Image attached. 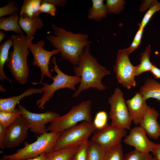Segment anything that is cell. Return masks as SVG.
<instances>
[{
    "instance_id": "83f0119b",
    "label": "cell",
    "mask_w": 160,
    "mask_h": 160,
    "mask_svg": "<svg viewBox=\"0 0 160 160\" xmlns=\"http://www.w3.org/2000/svg\"><path fill=\"white\" fill-rule=\"evenodd\" d=\"M121 143L113 146L106 151L103 160H124Z\"/></svg>"
},
{
    "instance_id": "ab89813d",
    "label": "cell",
    "mask_w": 160,
    "mask_h": 160,
    "mask_svg": "<svg viewBox=\"0 0 160 160\" xmlns=\"http://www.w3.org/2000/svg\"><path fill=\"white\" fill-rule=\"evenodd\" d=\"M150 71L155 78L160 79V69L156 65H153Z\"/></svg>"
},
{
    "instance_id": "4dcf8cb0",
    "label": "cell",
    "mask_w": 160,
    "mask_h": 160,
    "mask_svg": "<svg viewBox=\"0 0 160 160\" xmlns=\"http://www.w3.org/2000/svg\"><path fill=\"white\" fill-rule=\"evenodd\" d=\"M108 115L104 111H100L96 114L93 124L96 130L102 129L109 124L108 123Z\"/></svg>"
},
{
    "instance_id": "cb8c5ba5",
    "label": "cell",
    "mask_w": 160,
    "mask_h": 160,
    "mask_svg": "<svg viewBox=\"0 0 160 160\" xmlns=\"http://www.w3.org/2000/svg\"><path fill=\"white\" fill-rule=\"evenodd\" d=\"M151 52V46L149 45L145 50L140 55V63L138 65L135 73V76H138L146 72L150 71L153 64L150 62Z\"/></svg>"
},
{
    "instance_id": "30bf717a",
    "label": "cell",
    "mask_w": 160,
    "mask_h": 160,
    "mask_svg": "<svg viewBox=\"0 0 160 160\" xmlns=\"http://www.w3.org/2000/svg\"><path fill=\"white\" fill-rule=\"evenodd\" d=\"M33 39H30L28 43V48L33 54V58L32 64L39 67L41 72V77L39 83L42 82L44 76L53 79L49 67L50 60L53 55L60 52L59 49H54L51 51L45 49L44 47L45 45L44 41L41 40L36 43L33 44Z\"/></svg>"
},
{
    "instance_id": "3957f363",
    "label": "cell",
    "mask_w": 160,
    "mask_h": 160,
    "mask_svg": "<svg viewBox=\"0 0 160 160\" xmlns=\"http://www.w3.org/2000/svg\"><path fill=\"white\" fill-rule=\"evenodd\" d=\"M11 39L13 43V49L9 53L6 67L17 81L24 85L29 76L27 61L29 55L28 43L30 39L27 40L24 34H12Z\"/></svg>"
},
{
    "instance_id": "d590c367",
    "label": "cell",
    "mask_w": 160,
    "mask_h": 160,
    "mask_svg": "<svg viewBox=\"0 0 160 160\" xmlns=\"http://www.w3.org/2000/svg\"><path fill=\"white\" fill-rule=\"evenodd\" d=\"M56 8L52 4L43 2L41 0V4L39 9V13H45L54 17L55 15Z\"/></svg>"
},
{
    "instance_id": "9c48e42d",
    "label": "cell",
    "mask_w": 160,
    "mask_h": 160,
    "mask_svg": "<svg viewBox=\"0 0 160 160\" xmlns=\"http://www.w3.org/2000/svg\"><path fill=\"white\" fill-rule=\"evenodd\" d=\"M130 54L127 48L119 50L113 66L118 83L128 89L136 86L135 73L138 66L133 65L130 62L129 57Z\"/></svg>"
},
{
    "instance_id": "8fae6325",
    "label": "cell",
    "mask_w": 160,
    "mask_h": 160,
    "mask_svg": "<svg viewBox=\"0 0 160 160\" xmlns=\"http://www.w3.org/2000/svg\"><path fill=\"white\" fill-rule=\"evenodd\" d=\"M18 107L21 115L28 123L31 131L39 136L47 132L46 124L51 122L60 116L59 114L50 111L36 113L31 112L21 105H18Z\"/></svg>"
},
{
    "instance_id": "74e56055",
    "label": "cell",
    "mask_w": 160,
    "mask_h": 160,
    "mask_svg": "<svg viewBox=\"0 0 160 160\" xmlns=\"http://www.w3.org/2000/svg\"><path fill=\"white\" fill-rule=\"evenodd\" d=\"M43 2L52 4L55 6L63 7L66 4L65 0H42Z\"/></svg>"
},
{
    "instance_id": "e0dca14e",
    "label": "cell",
    "mask_w": 160,
    "mask_h": 160,
    "mask_svg": "<svg viewBox=\"0 0 160 160\" xmlns=\"http://www.w3.org/2000/svg\"><path fill=\"white\" fill-rule=\"evenodd\" d=\"M44 90L43 87L41 88H30L17 96L6 98L0 99V111L11 112L15 111L18 102L23 98L36 94H41Z\"/></svg>"
},
{
    "instance_id": "836d02e7",
    "label": "cell",
    "mask_w": 160,
    "mask_h": 160,
    "mask_svg": "<svg viewBox=\"0 0 160 160\" xmlns=\"http://www.w3.org/2000/svg\"><path fill=\"white\" fill-rule=\"evenodd\" d=\"M20 8L15 1H9L6 6L0 8V17L17 13Z\"/></svg>"
},
{
    "instance_id": "8992f818",
    "label": "cell",
    "mask_w": 160,
    "mask_h": 160,
    "mask_svg": "<svg viewBox=\"0 0 160 160\" xmlns=\"http://www.w3.org/2000/svg\"><path fill=\"white\" fill-rule=\"evenodd\" d=\"M56 57H53L52 62L54 66L51 71H54L57 74L53 77V82L50 84L47 83H39L31 82L33 84H41L44 88V93L41 97L37 100L36 105L39 109L43 108L50 98L53 96L56 91L64 88H68L76 91L75 86L80 82L81 78L75 75L70 76L64 73L59 69L56 63Z\"/></svg>"
},
{
    "instance_id": "52a82bcc",
    "label": "cell",
    "mask_w": 160,
    "mask_h": 160,
    "mask_svg": "<svg viewBox=\"0 0 160 160\" xmlns=\"http://www.w3.org/2000/svg\"><path fill=\"white\" fill-rule=\"evenodd\" d=\"M96 130L92 123L86 121L66 129L61 133L54 151L79 146L88 141Z\"/></svg>"
},
{
    "instance_id": "5bb4252c",
    "label": "cell",
    "mask_w": 160,
    "mask_h": 160,
    "mask_svg": "<svg viewBox=\"0 0 160 160\" xmlns=\"http://www.w3.org/2000/svg\"><path fill=\"white\" fill-rule=\"evenodd\" d=\"M129 134L126 135L123 140L125 144L134 147L140 152L149 153L153 151L158 143L150 140L146 136L144 129L140 126L131 129Z\"/></svg>"
},
{
    "instance_id": "7bdbcfd3",
    "label": "cell",
    "mask_w": 160,
    "mask_h": 160,
    "mask_svg": "<svg viewBox=\"0 0 160 160\" xmlns=\"http://www.w3.org/2000/svg\"><path fill=\"white\" fill-rule=\"evenodd\" d=\"M6 37L5 33L2 31H0V43Z\"/></svg>"
},
{
    "instance_id": "ee69618b",
    "label": "cell",
    "mask_w": 160,
    "mask_h": 160,
    "mask_svg": "<svg viewBox=\"0 0 160 160\" xmlns=\"http://www.w3.org/2000/svg\"><path fill=\"white\" fill-rule=\"evenodd\" d=\"M153 160H159L156 157H154L153 158Z\"/></svg>"
},
{
    "instance_id": "f35d334b",
    "label": "cell",
    "mask_w": 160,
    "mask_h": 160,
    "mask_svg": "<svg viewBox=\"0 0 160 160\" xmlns=\"http://www.w3.org/2000/svg\"><path fill=\"white\" fill-rule=\"evenodd\" d=\"M153 1L154 0L143 1L140 7V11L143 12L148 8H149Z\"/></svg>"
},
{
    "instance_id": "ffe728a7",
    "label": "cell",
    "mask_w": 160,
    "mask_h": 160,
    "mask_svg": "<svg viewBox=\"0 0 160 160\" xmlns=\"http://www.w3.org/2000/svg\"><path fill=\"white\" fill-rule=\"evenodd\" d=\"M20 16L18 13L10 15L7 17H0V29L5 31H11L17 34H24L18 23Z\"/></svg>"
},
{
    "instance_id": "4fadbf2b",
    "label": "cell",
    "mask_w": 160,
    "mask_h": 160,
    "mask_svg": "<svg viewBox=\"0 0 160 160\" xmlns=\"http://www.w3.org/2000/svg\"><path fill=\"white\" fill-rule=\"evenodd\" d=\"M30 128L28 123L22 116L18 118L7 129L5 148L16 147L24 141Z\"/></svg>"
},
{
    "instance_id": "e575fe53",
    "label": "cell",
    "mask_w": 160,
    "mask_h": 160,
    "mask_svg": "<svg viewBox=\"0 0 160 160\" xmlns=\"http://www.w3.org/2000/svg\"><path fill=\"white\" fill-rule=\"evenodd\" d=\"M144 28H139L137 31L130 46L127 48L130 53L135 51L140 45Z\"/></svg>"
},
{
    "instance_id": "6da1fadb",
    "label": "cell",
    "mask_w": 160,
    "mask_h": 160,
    "mask_svg": "<svg viewBox=\"0 0 160 160\" xmlns=\"http://www.w3.org/2000/svg\"><path fill=\"white\" fill-rule=\"evenodd\" d=\"M55 36L49 35L47 39L55 49H59L62 58L74 65H78L84 53L85 47L90 45L87 34L76 33L51 25Z\"/></svg>"
},
{
    "instance_id": "f6af8a7d",
    "label": "cell",
    "mask_w": 160,
    "mask_h": 160,
    "mask_svg": "<svg viewBox=\"0 0 160 160\" xmlns=\"http://www.w3.org/2000/svg\"><path fill=\"white\" fill-rule=\"evenodd\" d=\"M0 160H8L7 159H5L2 158Z\"/></svg>"
},
{
    "instance_id": "ac0fdd59",
    "label": "cell",
    "mask_w": 160,
    "mask_h": 160,
    "mask_svg": "<svg viewBox=\"0 0 160 160\" xmlns=\"http://www.w3.org/2000/svg\"><path fill=\"white\" fill-rule=\"evenodd\" d=\"M19 24L26 34L27 40L33 39L36 31L41 29L44 25L39 16L31 18L20 17Z\"/></svg>"
},
{
    "instance_id": "603a6c76",
    "label": "cell",
    "mask_w": 160,
    "mask_h": 160,
    "mask_svg": "<svg viewBox=\"0 0 160 160\" xmlns=\"http://www.w3.org/2000/svg\"><path fill=\"white\" fill-rule=\"evenodd\" d=\"M13 43L10 38L3 43L0 46V80L6 79L11 83L12 80L8 78L4 74V67L8 59L10 48L13 46Z\"/></svg>"
},
{
    "instance_id": "8d00e7d4",
    "label": "cell",
    "mask_w": 160,
    "mask_h": 160,
    "mask_svg": "<svg viewBox=\"0 0 160 160\" xmlns=\"http://www.w3.org/2000/svg\"><path fill=\"white\" fill-rule=\"evenodd\" d=\"M7 128L0 124V147L2 149L5 148L4 142L6 137Z\"/></svg>"
},
{
    "instance_id": "2e32d148",
    "label": "cell",
    "mask_w": 160,
    "mask_h": 160,
    "mask_svg": "<svg viewBox=\"0 0 160 160\" xmlns=\"http://www.w3.org/2000/svg\"><path fill=\"white\" fill-rule=\"evenodd\" d=\"M159 116L154 108L148 110L141 121L139 125L151 138L157 139L160 136V124L157 121Z\"/></svg>"
},
{
    "instance_id": "44dd1931",
    "label": "cell",
    "mask_w": 160,
    "mask_h": 160,
    "mask_svg": "<svg viewBox=\"0 0 160 160\" xmlns=\"http://www.w3.org/2000/svg\"><path fill=\"white\" fill-rule=\"evenodd\" d=\"M92 6L88 11V19L99 22L108 14L103 0H92Z\"/></svg>"
},
{
    "instance_id": "4316f807",
    "label": "cell",
    "mask_w": 160,
    "mask_h": 160,
    "mask_svg": "<svg viewBox=\"0 0 160 160\" xmlns=\"http://www.w3.org/2000/svg\"><path fill=\"white\" fill-rule=\"evenodd\" d=\"M21 116L20 112L17 108L11 112L0 111V124L7 128Z\"/></svg>"
},
{
    "instance_id": "ba28073f",
    "label": "cell",
    "mask_w": 160,
    "mask_h": 160,
    "mask_svg": "<svg viewBox=\"0 0 160 160\" xmlns=\"http://www.w3.org/2000/svg\"><path fill=\"white\" fill-rule=\"evenodd\" d=\"M108 102L110 106L109 117L111 120V125L131 130L132 120L121 89L116 88Z\"/></svg>"
},
{
    "instance_id": "60d3db41",
    "label": "cell",
    "mask_w": 160,
    "mask_h": 160,
    "mask_svg": "<svg viewBox=\"0 0 160 160\" xmlns=\"http://www.w3.org/2000/svg\"><path fill=\"white\" fill-rule=\"evenodd\" d=\"M24 160H49L48 153H44L34 158Z\"/></svg>"
},
{
    "instance_id": "7a4b0ae2",
    "label": "cell",
    "mask_w": 160,
    "mask_h": 160,
    "mask_svg": "<svg viewBox=\"0 0 160 160\" xmlns=\"http://www.w3.org/2000/svg\"><path fill=\"white\" fill-rule=\"evenodd\" d=\"M90 45L86 47L78 65H74L75 76L81 78L78 88L72 97H76L83 91L92 88L102 91L106 87L102 82V79L111 74L110 71L101 65L90 53Z\"/></svg>"
},
{
    "instance_id": "d4e9b609",
    "label": "cell",
    "mask_w": 160,
    "mask_h": 160,
    "mask_svg": "<svg viewBox=\"0 0 160 160\" xmlns=\"http://www.w3.org/2000/svg\"><path fill=\"white\" fill-rule=\"evenodd\" d=\"M79 146L63 148L48 153L49 160H71Z\"/></svg>"
},
{
    "instance_id": "b9f144b4",
    "label": "cell",
    "mask_w": 160,
    "mask_h": 160,
    "mask_svg": "<svg viewBox=\"0 0 160 160\" xmlns=\"http://www.w3.org/2000/svg\"><path fill=\"white\" fill-rule=\"evenodd\" d=\"M152 153L154 157H156L159 160H160V144H158Z\"/></svg>"
},
{
    "instance_id": "f1b7e54d",
    "label": "cell",
    "mask_w": 160,
    "mask_h": 160,
    "mask_svg": "<svg viewBox=\"0 0 160 160\" xmlns=\"http://www.w3.org/2000/svg\"><path fill=\"white\" fill-rule=\"evenodd\" d=\"M124 0H107L105 4L108 14H119L124 9Z\"/></svg>"
},
{
    "instance_id": "7c38bea8",
    "label": "cell",
    "mask_w": 160,
    "mask_h": 160,
    "mask_svg": "<svg viewBox=\"0 0 160 160\" xmlns=\"http://www.w3.org/2000/svg\"><path fill=\"white\" fill-rule=\"evenodd\" d=\"M126 129L112 125L95 132L91 140L106 150L121 143L123 137L127 135Z\"/></svg>"
},
{
    "instance_id": "277c9868",
    "label": "cell",
    "mask_w": 160,
    "mask_h": 160,
    "mask_svg": "<svg viewBox=\"0 0 160 160\" xmlns=\"http://www.w3.org/2000/svg\"><path fill=\"white\" fill-rule=\"evenodd\" d=\"M61 133L50 132L38 136L36 141L31 143H24V146L14 154L3 155V158L8 160H24L37 157L44 153L54 151Z\"/></svg>"
},
{
    "instance_id": "484cf974",
    "label": "cell",
    "mask_w": 160,
    "mask_h": 160,
    "mask_svg": "<svg viewBox=\"0 0 160 160\" xmlns=\"http://www.w3.org/2000/svg\"><path fill=\"white\" fill-rule=\"evenodd\" d=\"M106 150L96 142L89 141L87 160H103Z\"/></svg>"
},
{
    "instance_id": "d6a6232c",
    "label": "cell",
    "mask_w": 160,
    "mask_h": 160,
    "mask_svg": "<svg viewBox=\"0 0 160 160\" xmlns=\"http://www.w3.org/2000/svg\"><path fill=\"white\" fill-rule=\"evenodd\" d=\"M153 158L149 153H143L135 149L127 153L124 160H153Z\"/></svg>"
},
{
    "instance_id": "d6986e66",
    "label": "cell",
    "mask_w": 160,
    "mask_h": 160,
    "mask_svg": "<svg viewBox=\"0 0 160 160\" xmlns=\"http://www.w3.org/2000/svg\"><path fill=\"white\" fill-rule=\"evenodd\" d=\"M140 92L145 100L152 98L160 102V83L153 79H147L140 88Z\"/></svg>"
},
{
    "instance_id": "5b68a950",
    "label": "cell",
    "mask_w": 160,
    "mask_h": 160,
    "mask_svg": "<svg viewBox=\"0 0 160 160\" xmlns=\"http://www.w3.org/2000/svg\"><path fill=\"white\" fill-rule=\"evenodd\" d=\"M91 109V101H84L73 106L65 114L55 119L48 126V131L61 133L81 121L92 123Z\"/></svg>"
},
{
    "instance_id": "7402d4cb",
    "label": "cell",
    "mask_w": 160,
    "mask_h": 160,
    "mask_svg": "<svg viewBox=\"0 0 160 160\" xmlns=\"http://www.w3.org/2000/svg\"><path fill=\"white\" fill-rule=\"evenodd\" d=\"M41 0H25L21 7L20 17L32 18L39 16Z\"/></svg>"
},
{
    "instance_id": "f546056e",
    "label": "cell",
    "mask_w": 160,
    "mask_h": 160,
    "mask_svg": "<svg viewBox=\"0 0 160 160\" xmlns=\"http://www.w3.org/2000/svg\"><path fill=\"white\" fill-rule=\"evenodd\" d=\"M160 10V2L154 0L148 10L144 15L140 23L138 24L139 28H144L150 19L156 12Z\"/></svg>"
},
{
    "instance_id": "bcb514c9",
    "label": "cell",
    "mask_w": 160,
    "mask_h": 160,
    "mask_svg": "<svg viewBox=\"0 0 160 160\" xmlns=\"http://www.w3.org/2000/svg\"></svg>"
},
{
    "instance_id": "1f68e13d",
    "label": "cell",
    "mask_w": 160,
    "mask_h": 160,
    "mask_svg": "<svg viewBox=\"0 0 160 160\" xmlns=\"http://www.w3.org/2000/svg\"><path fill=\"white\" fill-rule=\"evenodd\" d=\"M89 140L80 145L72 155L71 160H87Z\"/></svg>"
},
{
    "instance_id": "9a60e30c",
    "label": "cell",
    "mask_w": 160,
    "mask_h": 160,
    "mask_svg": "<svg viewBox=\"0 0 160 160\" xmlns=\"http://www.w3.org/2000/svg\"><path fill=\"white\" fill-rule=\"evenodd\" d=\"M129 113L135 124L139 125L144 116L151 107L140 92L135 93L131 99L126 101Z\"/></svg>"
}]
</instances>
